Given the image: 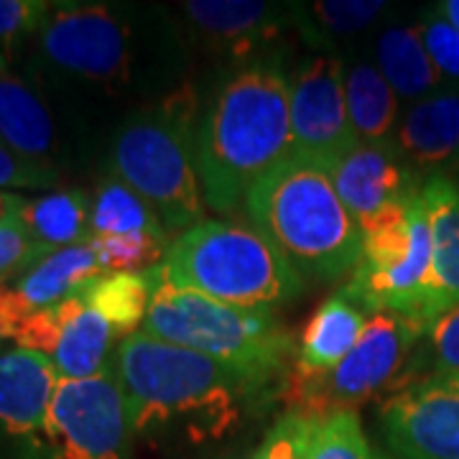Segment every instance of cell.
<instances>
[{"mask_svg":"<svg viewBox=\"0 0 459 459\" xmlns=\"http://www.w3.org/2000/svg\"><path fill=\"white\" fill-rule=\"evenodd\" d=\"M33 36L47 82L84 108L128 117L184 84L186 39L161 8L51 3Z\"/></svg>","mask_w":459,"mask_h":459,"instance_id":"cell-1","label":"cell"},{"mask_svg":"<svg viewBox=\"0 0 459 459\" xmlns=\"http://www.w3.org/2000/svg\"><path fill=\"white\" fill-rule=\"evenodd\" d=\"M289 80L279 54H271L235 66L202 102L195 161L204 204L214 212H235L291 156Z\"/></svg>","mask_w":459,"mask_h":459,"instance_id":"cell-2","label":"cell"},{"mask_svg":"<svg viewBox=\"0 0 459 459\" xmlns=\"http://www.w3.org/2000/svg\"><path fill=\"white\" fill-rule=\"evenodd\" d=\"M115 370L133 434L181 429L220 439L268 385L225 362L135 332L117 344Z\"/></svg>","mask_w":459,"mask_h":459,"instance_id":"cell-3","label":"cell"},{"mask_svg":"<svg viewBox=\"0 0 459 459\" xmlns=\"http://www.w3.org/2000/svg\"><path fill=\"white\" fill-rule=\"evenodd\" d=\"M246 210L253 228L304 283L342 279L360 261L362 230L327 166L289 156L250 189Z\"/></svg>","mask_w":459,"mask_h":459,"instance_id":"cell-4","label":"cell"},{"mask_svg":"<svg viewBox=\"0 0 459 459\" xmlns=\"http://www.w3.org/2000/svg\"><path fill=\"white\" fill-rule=\"evenodd\" d=\"M199 110L202 102L195 87L184 82L123 117L110 141L113 177L146 202L166 232L181 235L204 222L195 161Z\"/></svg>","mask_w":459,"mask_h":459,"instance_id":"cell-5","label":"cell"},{"mask_svg":"<svg viewBox=\"0 0 459 459\" xmlns=\"http://www.w3.org/2000/svg\"><path fill=\"white\" fill-rule=\"evenodd\" d=\"M161 273L174 286L240 309L273 312L304 291V281L261 232L204 220L169 246Z\"/></svg>","mask_w":459,"mask_h":459,"instance_id":"cell-6","label":"cell"},{"mask_svg":"<svg viewBox=\"0 0 459 459\" xmlns=\"http://www.w3.org/2000/svg\"><path fill=\"white\" fill-rule=\"evenodd\" d=\"M143 332L238 368L271 385L289 368L294 340L273 312L240 309L174 286L161 273Z\"/></svg>","mask_w":459,"mask_h":459,"instance_id":"cell-7","label":"cell"},{"mask_svg":"<svg viewBox=\"0 0 459 459\" xmlns=\"http://www.w3.org/2000/svg\"><path fill=\"white\" fill-rule=\"evenodd\" d=\"M340 296L360 312L431 322V232L421 195L362 228V255Z\"/></svg>","mask_w":459,"mask_h":459,"instance_id":"cell-8","label":"cell"},{"mask_svg":"<svg viewBox=\"0 0 459 459\" xmlns=\"http://www.w3.org/2000/svg\"><path fill=\"white\" fill-rule=\"evenodd\" d=\"M427 327L394 312L373 314L358 344L337 368L327 373L289 376V403L312 419H325L334 411H355L368 398L391 388L411 360V350Z\"/></svg>","mask_w":459,"mask_h":459,"instance_id":"cell-9","label":"cell"},{"mask_svg":"<svg viewBox=\"0 0 459 459\" xmlns=\"http://www.w3.org/2000/svg\"><path fill=\"white\" fill-rule=\"evenodd\" d=\"M131 424L115 365L84 380H59L44 424L47 459H128Z\"/></svg>","mask_w":459,"mask_h":459,"instance_id":"cell-10","label":"cell"},{"mask_svg":"<svg viewBox=\"0 0 459 459\" xmlns=\"http://www.w3.org/2000/svg\"><path fill=\"white\" fill-rule=\"evenodd\" d=\"M291 156L332 166L360 141L352 131L347 98H344V66L337 56L312 54L291 72Z\"/></svg>","mask_w":459,"mask_h":459,"instance_id":"cell-11","label":"cell"},{"mask_svg":"<svg viewBox=\"0 0 459 459\" xmlns=\"http://www.w3.org/2000/svg\"><path fill=\"white\" fill-rule=\"evenodd\" d=\"M115 332L110 322L90 304L87 294L69 296L47 309L31 312L18 327L13 342L47 355L59 377L84 380L100 376L110 362Z\"/></svg>","mask_w":459,"mask_h":459,"instance_id":"cell-12","label":"cell"},{"mask_svg":"<svg viewBox=\"0 0 459 459\" xmlns=\"http://www.w3.org/2000/svg\"><path fill=\"white\" fill-rule=\"evenodd\" d=\"M380 429L401 459H459V391L434 380L391 391Z\"/></svg>","mask_w":459,"mask_h":459,"instance_id":"cell-13","label":"cell"},{"mask_svg":"<svg viewBox=\"0 0 459 459\" xmlns=\"http://www.w3.org/2000/svg\"><path fill=\"white\" fill-rule=\"evenodd\" d=\"M181 16L204 49L217 51L232 62L247 65L279 54L273 44L283 31L296 29L299 5H273L258 0H189L181 3Z\"/></svg>","mask_w":459,"mask_h":459,"instance_id":"cell-14","label":"cell"},{"mask_svg":"<svg viewBox=\"0 0 459 459\" xmlns=\"http://www.w3.org/2000/svg\"><path fill=\"white\" fill-rule=\"evenodd\" d=\"M329 177L360 230L394 204L421 195L424 181L394 143H358L329 166Z\"/></svg>","mask_w":459,"mask_h":459,"instance_id":"cell-15","label":"cell"},{"mask_svg":"<svg viewBox=\"0 0 459 459\" xmlns=\"http://www.w3.org/2000/svg\"><path fill=\"white\" fill-rule=\"evenodd\" d=\"M0 143L33 164L62 171L66 146L39 80L16 72L0 54Z\"/></svg>","mask_w":459,"mask_h":459,"instance_id":"cell-16","label":"cell"},{"mask_svg":"<svg viewBox=\"0 0 459 459\" xmlns=\"http://www.w3.org/2000/svg\"><path fill=\"white\" fill-rule=\"evenodd\" d=\"M59 380L41 352L16 347L0 355V431L21 439L41 437Z\"/></svg>","mask_w":459,"mask_h":459,"instance_id":"cell-17","label":"cell"},{"mask_svg":"<svg viewBox=\"0 0 459 459\" xmlns=\"http://www.w3.org/2000/svg\"><path fill=\"white\" fill-rule=\"evenodd\" d=\"M421 199L431 232V322L459 304V189L452 177L431 174Z\"/></svg>","mask_w":459,"mask_h":459,"instance_id":"cell-18","label":"cell"},{"mask_svg":"<svg viewBox=\"0 0 459 459\" xmlns=\"http://www.w3.org/2000/svg\"><path fill=\"white\" fill-rule=\"evenodd\" d=\"M395 148L421 177L459 153V92H431L413 102L395 131Z\"/></svg>","mask_w":459,"mask_h":459,"instance_id":"cell-19","label":"cell"},{"mask_svg":"<svg viewBox=\"0 0 459 459\" xmlns=\"http://www.w3.org/2000/svg\"><path fill=\"white\" fill-rule=\"evenodd\" d=\"M105 276L100 265L98 253L92 246L59 247L47 258L36 263L26 273H21L11 286L23 301L29 312L47 309L51 304H59L69 296L82 294L90 283Z\"/></svg>","mask_w":459,"mask_h":459,"instance_id":"cell-20","label":"cell"},{"mask_svg":"<svg viewBox=\"0 0 459 459\" xmlns=\"http://www.w3.org/2000/svg\"><path fill=\"white\" fill-rule=\"evenodd\" d=\"M365 325H368L365 312L352 307L347 299L340 294L327 299L301 334L294 370L327 373L332 368H337L350 355V350L358 344Z\"/></svg>","mask_w":459,"mask_h":459,"instance_id":"cell-21","label":"cell"},{"mask_svg":"<svg viewBox=\"0 0 459 459\" xmlns=\"http://www.w3.org/2000/svg\"><path fill=\"white\" fill-rule=\"evenodd\" d=\"M344 98L352 131L360 143H394L398 95L373 62L344 69Z\"/></svg>","mask_w":459,"mask_h":459,"instance_id":"cell-22","label":"cell"},{"mask_svg":"<svg viewBox=\"0 0 459 459\" xmlns=\"http://www.w3.org/2000/svg\"><path fill=\"white\" fill-rule=\"evenodd\" d=\"M376 62L385 82L403 100H424L442 80L421 41L419 26H391L377 39Z\"/></svg>","mask_w":459,"mask_h":459,"instance_id":"cell-23","label":"cell"},{"mask_svg":"<svg viewBox=\"0 0 459 459\" xmlns=\"http://www.w3.org/2000/svg\"><path fill=\"white\" fill-rule=\"evenodd\" d=\"M18 220L36 243L54 247L84 246L92 235V202L84 192H54L47 197L26 199Z\"/></svg>","mask_w":459,"mask_h":459,"instance_id":"cell-24","label":"cell"},{"mask_svg":"<svg viewBox=\"0 0 459 459\" xmlns=\"http://www.w3.org/2000/svg\"><path fill=\"white\" fill-rule=\"evenodd\" d=\"M159 286V265L151 271L105 273L90 283L84 294L113 327L115 337H131L146 322L151 301Z\"/></svg>","mask_w":459,"mask_h":459,"instance_id":"cell-25","label":"cell"},{"mask_svg":"<svg viewBox=\"0 0 459 459\" xmlns=\"http://www.w3.org/2000/svg\"><path fill=\"white\" fill-rule=\"evenodd\" d=\"M156 212L120 179L108 177L92 202L90 238H166Z\"/></svg>","mask_w":459,"mask_h":459,"instance_id":"cell-26","label":"cell"},{"mask_svg":"<svg viewBox=\"0 0 459 459\" xmlns=\"http://www.w3.org/2000/svg\"><path fill=\"white\" fill-rule=\"evenodd\" d=\"M388 3H368V0H322L312 5H299L296 29L304 31L314 44H327V39L352 36L368 29Z\"/></svg>","mask_w":459,"mask_h":459,"instance_id":"cell-27","label":"cell"},{"mask_svg":"<svg viewBox=\"0 0 459 459\" xmlns=\"http://www.w3.org/2000/svg\"><path fill=\"white\" fill-rule=\"evenodd\" d=\"M419 344L421 347L411 362V376H416L411 383H446L459 377V304L437 316Z\"/></svg>","mask_w":459,"mask_h":459,"instance_id":"cell-28","label":"cell"},{"mask_svg":"<svg viewBox=\"0 0 459 459\" xmlns=\"http://www.w3.org/2000/svg\"><path fill=\"white\" fill-rule=\"evenodd\" d=\"M309 459H380L368 444L358 411H334L316 419Z\"/></svg>","mask_w":459,"mask_h":459,"instance_id":"cell-29","label":"cell"},{"mask_svg":"<svg viewBox=\"0 0 459 459\" xmlns=\"http://www.w3.org/2000/svg\"><path fill=\"white\" fill-rule=\"evenodd\" d=\"M314 429L316 419L301 411H289L268 429L261 446L247 459H309Z\"/></svg>","mask_w":459,"mask_h":459,"instance_id":"cell-30","label":"cell"},{"mask_svg":"<svg viewBox=\"0 0 459 459\" xmlns=\"http://www.w3.org/2000/svg\"><path fill=\"white\" fill-rule=\"evenodd\" d=\"M49 253H54V247L36 243L21 220L0 225V283L18 279Z\"/></svg>","mask_w":459,"mask_h":459,"instance_id":"cell-31","label":"cell"},{"mask_svg":"<svg viewBox=\"0 0 459 459\" xmlns=\"http://www.w3.org/2000/svg\"><path fill=\"white\" fill-rule=\"evenodd\" d=\"M419 33H421V41L427 47L431 62L437 65V69L459 80V31L446 21V18L437 11V8H429L421 23H419Z\"/></svg>","mask_w":459,"mask_h":459,"instance_id":"cell-32","label":"cell"},{"mask_svg":"<svg viewBox=\"0 0 459 459\" xmlns=\"http://www.w3.org/2000/svg\"><path fill=\"white\" fill-rule=\"evenodd\" d=\"M62 177V171L33 164L0 143V192L3 189H49Z\"/></svg>","mask_w":459,"mask_h":459,"instance_id":"cell-33","label":"cell"},{"mask_svg":"<svg viewBox=\"0 0 459 459\" xmlns=\"http://www.w3.org/2000/svg\"><path fill=\"white\" fill-rule=\"evenodd\" d=\"M51 3L41 0H0V41H13L39 31Z\"/></svg>","mask_w":459,"mask_h":459,"instance_id":"cell-34","label":"cell"},{"mask_svg":"<svg viewBox=\"0 0 459 459\" xmlns=\"http://www.w3.org/2000/svg\"><path fill=\"white\" fill-rule=\"evenodd\" d=\"M29 314L31 312L23 307L16 291L8 283H0V344L5 340H16L18 327Z\"/></svg>","mask_w":459,"mask_h":459,"instance_id":"cell-35","label":"cell"},{"mask_svg":"<svg viewBox=\"0 0 459 459\" xmlns=\"http://www.w3.org/2000/svg\"><path fill=\"white\" fill-rule=\"evenodd\" d=\"M23 202H26V199L18 197V195L0 192V225H5V222H11V220H18Z\"/></svg>","mask_w":459,"mask_h":459,"instance_id":"cell-36","label":"cell"},{"mask_svg":"<svg viewBox=\"0 0 459 459\" xmlns=\"http://www.w3.org/2000/svg\"><path fill=\"white\" fill-rule=\"evenodd\" d=\"M434 8H437V11H439V13H442V16L459 31V0H442V3H437Z\"/></svg>","mask_w":459,"mask_h":459,"instance_id":"cell-37","label":"cell"},{"mask_svg":"<svg viewBox=\"0 0 459 459\" xmlns=\"http://www.w3.org/2000/svg\"><path fill=\"white\" fill-rule=\"evenodd\" d=\"M446 385H452V388H457L459 391V377H455V380H446Z\"/></svg>","mask_w":459,"mask_h":459,"instance_id":"cell-38","label":"cell"},{"mask_svg":"<svg viewBox=\"0 0 459 459\" xmlns=\"http://www.w3.org/2000/svg\"><path fill=\"white\" fill-rule=\"evenodd\" d=\"M455 184H457V189H459V174H457V177H455Z\"/></svg>","mask_w":459,"mask_h":459,"instance_id":"cell-39","label":"cell"}]
</instances>
